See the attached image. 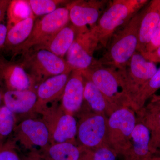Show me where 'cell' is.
<instances>
[{"mask_svg": "<svg viewBox=\"0 0 160 160\" xmlns=\"http://www.w3.org/2000/svg\"><path fill=\"white\" fill-rule=\"evenodd\" d=\"M144 8L134 15L122 29L115 32L102 57L97 60L99 65L117 69L126 67L137 50L140 24Z\"/></svg>", "mask_w": 160, "mask_h": 160, "instance_id": "1", "label": "cell"}, {"mask_svg": "<svg viewBox=\"0 0 160 160\" xmlns=\"http://www.w3.org/2000/svg\"><path fill=\"white\" fill-rule=\"evenodd\" d=\"M148 0H113L109 2L92 29L99 45L106 47L118 28L123 26L148 4Z\"/></svg>", "mask_w": 160, "mask_h": 160, "instance_id": "2", "label": "cell"}, {"mask_svg": "<svg viewBox=\"0 0 160 160\" xmlns=\"http://www.w3.org/2000/svg\"><path fill=\"white\" fill-rule=\"evenodd\" d=\"M70 22L69 10L66 6L44 16L35 21L29 37L13 54H23L31 49H40Z\"/></svg>", "mask_w": 160, "mask_h": 160, "instance_id": "3", "label": "cell"}, {"mask_svg": "<svg viewBox=\"0 0 160 160\" xmlns=\"http://www.w3.org/2000/svg\"><path fill=\"white\" fill-rule=\"evenodd\" d=\"M22 55L20 62L35 83L72 71L66 60L46 49H31Z\"/></svg>", "mask_w": 160, "mask_h": 160, "instance_id": "4", "label": "cell"}, {"mask_svg": "<svg viewBox=\"0 0 160 160\" xmlns=\"http://www.w3.org/2000/svg\"><path fill=\"white\" fill-rule=\"evenodd\" d=\"M81 72L84 77L91 81L118 109L126 106L131 108L116 69L96 62L89 69Z\"/></svg>", "mask_w": 160, "mask_h": 160, "instance_id": "5", "label": "cell"}, {"mask_svg": "<svg viewBox=\"0 0 160 160\" xmlns=\"http://www.w3.org/2000/svg\"><path fill=\"white\" fill-rule=\"evenodd\" d=\"M137 122L136 112L129 106L117 109L108 118L107 144L118 156L122 155L129 146Z\"/></svg>", "mask_w": 160, "mask_h": 160, "instance_id": "6", "label": "cell"}, {"mask_svg": "<svg viewBox=\"0 0 160 160\" xmlns=\"http://www.w3.org/2000/svg\"><path fill=\"white\" fill-rule=\"evenodd\" d=\"M155 63L136 51L126 67L117 69L127 96L132 103L140 89L158 71Z\"/></svg>", "mask_w": 160, "mask_h": 160, "instance_id": "7", "label": "cell"}, {"mask_svg": "<svg viewBox=\"0 0 160 160\" xmlns=\"http://www.w3.org/2000/svg\"><path fill=\"white\" fill-rule=\"evenodd\" d=\"M108 121L103 113L92 111L84 113L78 123L77 144L89 150L108 145Z\"/></svg>", "mask_w": 160, "mask_h": 160, "instance_id": "8", "label": "cell"}, {"mask_svg": "<svg viewBox=\"0 0 160 160\" xmlns=\"http://www.w3.org/2000/svg\"><path fill=\"white\" fill-rule=\"evenodd\" d=\"M106 0H77L66 5L69 10L70 22L79 30L86 32L94 29L109 2Z\"/></svg>", "mask_w": 160, "mask_h": 160, "instance_id": "9", "label": "cell"}, {"mask_svg": "<svg viewBox=\"0 0 160 160\" xmlns=\"http://www.w3.org/2000/svg\"><path fill=\"white\" fill-rule=\"evenodd\" d=\"M42 119L49 128L51 144L64 142L76 143L78 122L74 116L60 109L44 111Z\"/></svg>", "mask_w": 160, "mask_h": 160, "instance_id": "10", "label": "cell"}, {"mask_svg": "<svg viewBox=\"0 0 160 160\" xmlns=\"http://www.w3.org/2000/svg\"><path fill=\"white\" fill-rule=\"evenodd\" d=\"M98 46L92 29L79 32L66 54V62L72 70L84 71L94 65V53Z\"/></svg>", "mask_w": 160, "mask_h": 160, "instance_id": "11", "label": "cell"}, {"mask_svg": "<svg viewBox=\"0 0 160 160\" xmlns=\"http://www.w3.org/2000/svg\"><path fill=\"white\" fill-rule=\"evenodd\" d=\"M16 138L26 149L43 150L51 144L49 128L44 120L29 118L23 121L15 128Z\"/></svg>", "mask_w": 160, "mask_h": 160, "instance_id": "12", "label": "cell"}, {"mask_svg": "<svg viewBox=\"0 0 160 160\" xmlns=\"http://www.w3.org/2000/svg\"><path fill=\"white\" fill-rule=\"evenodd\" d=\"M0 82H3L7 90L33 89L34 81L20 62L8 61L0 55Z\"/></svg>", "mask_w": 160, "mask_h": 160, "instance_id": "13", "label": "cell"}, {"mask_svg": "<svg viewBox=\"0 0 160 160\" xmlns=\"http://www.w3.org/2000/svg\"><path fill=\"white\" fill-rule=\"evenodd\" d=\"M150 130L137 119L129 146L122 155V160H153L155 155L150 149Z\"/></svg>", "mask_w": 160, "mask_h": 160, "instance_id": "14", "label": "cell"}, {"mask_svg": "<svg viewBox=\"0 0 160 160\" xmlns=\"http://www.w3.org/2000/svg\"><path fill=\"white\" fill-rule=\"evenodd\" d=\"M85 78L81 71L73 70L69 76L62 98V108L74 116L82 108L84 101Z\"/></svg>", "mask_w": 160, "mask_h": 160, "instance_id": "15", "label": "cell"}, {"mask_svg": "<svg viewBox=\"0 0 160 160\" xmlns=\"http://www.w3.org/2000/svg\"><path fill=\"white\" fill-rule=\"evenodd\" d=\"M72 71L52 77L40 83L36 91L38 101L35 109L41 112L46 108L48 103L62 98Z\"/></svg>", "mask_w": 160, "mask_h": 160, "instance_id": "16", "label": "cell"}, {"mask_svg": "<svg viewBox=\"0 0 160 160\" xmlns=\"http://www.w3.org/2000/svg\"><path fill=\"white\" fill-rule=\"evenodd\" d=\"M160 19V0H152L144 8L138 31L137 51L143 52L151 41Z\"/></svg>", "mask_w": 160, "mask_h": 160, "instance_id": "17", "label": "cell"}, {"mask_svg": "<svg viewBox=\"0 0 160 160\" xmlns=\"http://www.w3.org/2000/svg\"><path fill=\"white\" fill-rule=\"evenodd\" d=\"M87 150L77 143L64 142L50 144L38 151L45 160H84Z\"/></svg>", "mask_w": 160, "mask_h": 160, "instance_id": "18", "label": "cell"}, {"mask_svg": "<svg viewBox=\"0 0 160 160\" xmlns=\"http://www.w3.org/2000/svg\"><path fill=\"white\" fill-rule=\"evenodd\" d=\"M3 98L5 106L14 114L26 113L36 109L38 101L37 92L34 89L7 90Z\"/></svg>", "mask_w": 160, "mask_h": 160, "instance_id": "19", "label": "cell"}, {"mask_svg": "<svg viewBox=\"0 0 160 160\" xmlns=\"http://www.w3.org/2000/svg\"><path fill=\"white\" fill-rule=\"evenodd\" d=\"M84 101L90 111L103 113L108 118L118 109L91 81L85 78Z\"/></svg>", "mask_w": 160, "mask_h": 160, "instance_id": "20", "label": "cell"}, {"mask_svg": "<svg viewBox=\"0 0 160 160\" xmlns=\"http://www.w3.org/2000/svg\"><path fill=\"white\" fill-rule=\"evenodd\" d=\"M79 32V30L70 22L61 29L45 46L38 49H46L63 58Z\"/></svg>", "mask_w": 160, "mask_h": 160, "instance_id": "21", "label": "cell"}, {"mask_svg": "<svg viewBox=\"0 0 160 160\" xmlns=\"http://www.w3.org/2000/svg\"><path fill=\"white\" fill-rule=\"evenodd\" d=\"M35 18V16H33L18 23L9 29L4 49L13 53L29 37L33 29Z\"/></svg>", "mask_w": 160, "mask_h": 160, "instance_id": "22", "label": "cell"}, {"mask_svg": "<svg viewBox=\"0 0 160 160\" xmlns=\"http://www.w3.org/2000/svg\"><path fill=\"white\" fill-rule=\"evenodd\" d=\"M160 89V68L153 76L140 89L135 97L132 108L137 112L142 109L146 102Z\"/></svg>", "mask_w": 160, "mask_h": 160, "instance_id": "23", "label": "cell"}, {"mask_svg": "<svg viewBox=\"0 0 160 160\" xmlns=\"http://www.w3.org/2000/svg\"><path fill=\"white\" fill-rule=\"evenodd\" d=\"M7 15L8 30L18 23L34 16L28 1L25 0L10 1Z\"/></svg>", "mask_w": 160, "mask_h": 160, "instance_id": "24", "label": "cell"}, {"mask_svg": "<svg viewBox=\"0 0 160 160\" xmlns=\"http://www.w3.org/2000/svg\"><path fill=\"white\" fill-rule=\"evenodd\" d=\"M136 114L138 119L149 129L151 134L160 133V110H151L144 107Z\"/></svg>", "mask_w": 160, "mask_h": 160, "instance_id": "25", "label": "cell"}, {"mask_svg": "<svg viewBox=\"0 0 160 160\" xmlns=\"http://www.w3.org/2000/svg\"><path fill=\"white\" fill-rule=\"evenodd\" d=\"M28 1L35 16L49 14L59 8L60 5L67 4L70 2L63 0H29Z\"/></svg>", "mask_w": 160, "mask_h": 160, "instance_id": "26", "label": "cell"}, {"mask_svg": "<svg viewBox=\"0 0 160 160\" xmlns=\"http://www.w3.org/2000/svg\"><path fill=\"white\" fill-rule=\"evenodd\" d=\"M15 114L6 106L0 108V138L9 136L14 130L15 125Z\"/></svg>", "mask_w": 160, "mask_h": 160, "instance_id": "27", "label": "cell"}, {"mask_svg": "<svg viewBox=\"0 0 160 160\" xmlns=\"http://www.w3.org/2000/svg\"><path fill=\"white\" fill-rule=\"evenodd\" d=\"M118 155L108 145L87 150L84 160H116Z\"/></svg>", "mask_w": 160, "mask_h": 160, "instance_id": "28", "label": "cell"}, {"mask_svg": "<svg viewBox=\"0 0 160 160\" xmlns=\"http://www.w3.org/2000/svg\"><path fill=\"white\" fill-rule=\"evenodd\" d=\"M0 160H21L14 146L7 145L0 147Z\"/></svg>", "mask_w": 160, "mask_h": 160, "instance_id": "29", "label": "cell"}, {"mask_svg": "<svg viewBox=\"0 0 160 160\" xmlns=\"http://www.w3.org/2000/svg\"><path fill=\"white\" fill-rule=\"evenodd\" d=\"M160 46V19L151 41L146 46L143 52H150L156 49Z\"/></svg>", "mask_w": 160, "mask_h": 160, "instance_id": "30", "label": "cell"}, {"mask_svg": "<svg viewBox=\"0 0 160 160\" xmlns=\"http://www.w3.org/2000/svg\"><path fill=\"white\" fill-rule=\"evenodd\" d=\"M150 148L155 156H160V133L151 134Z\"/></svg>", "mask_w": 160, "mask_h": 160, "instance_id": "31", "label": "cell"}, {"mask_svg": "<svg viewBox=\"0 0 160 160\" xmlns=\"http://www.w3.org/2000/svg\"><path fill=\"white\" fill-rule=\"evenodd\" d=\"M144 58L152 62L160 63V46L150 52H141Z\"/></svg>", "mask_w": 160, "mask_h": 160, "instance_id": "32", "label": "cell"}, {"mask_svg": "<svg viewBox=\"0 0 160 160\" xmlns=\"http://www.w3.org/2000/svg\"><path fill=\"white\" fill-rule=\"evenodd\" d=\"M144 107L151 110H160V95L154 94L152 96L150 102Z\"/></svg>", "mask_w": 160, "mask_h": 160, "instance_id": "33", "label": "cell"}, {"mask_svg": "<svg viewBox=\"0 0 160 160\" xmlns=\"http://www.w3.org/2000/svg\"><path fill=\"white\" fill-rule=\"evenodd\" d=\"M21 158V160H45L39 151L36 150H30L28 153Z\"/></svg>", "mask_w": 160, "mask_h": 160, "instance_id": "34", "label": "cell"}, {"mask_svg": "<svg viewBox=\"0 0 160 160\" xmlns=\"http://www.w3.org/2000/svg\"><path fill=\"white\" fill-rule=\"evenodd\" d=\"M10 1L2 0L0 4V23H2L4 20Z\"/></svg>", "mask_w": 160, "mask_h": 160, "instance_id": "35", "label": "cell"}, {"mask_svg": "<svg viewBox=\"0 0 160 160\" xmlns=\"http://www.w3.org/2000/svg\"><path fill=\"white\" fill-rule=\"evenodd\" d=\"M153 160H160V156H155Z\"/></svg>", "mask_w": 160, "mask_h": 160, "instance_id": "36", "label": "cell"}, {"mask_svg": "<svg viewBox=\"0 0 160 160\" xmlns=\"http://www.w3.org/2000/svg\"><path fill=\"white\" fill-rule=\"evenodd\" d=\"M2 93H1V92H0V103H1V99H2Z\"/></svg>", "mask_w": 160, "mask_h": 160, "instance_id": "37", "label": "cell"}, {"mask_svg": "<svg viewBox=\"0 0 160 160\" xmlns=\"http://www.w3.org/2000/svg\"><path fill=\"white\" fill-rule=\"evenodd\" d=\"M2 0H0V4L2 2Z\"/></svg>", "mask_w": 160, "mask_h": 160, "instance_id": "38", "label": "cell"}]
</instances>
